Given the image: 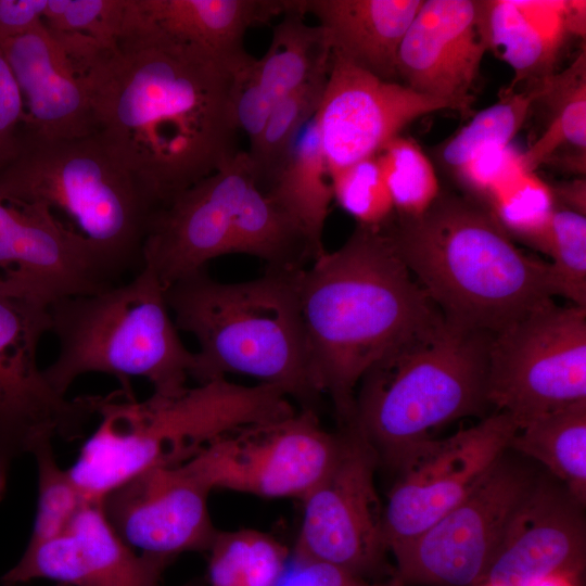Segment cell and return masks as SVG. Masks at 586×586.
Listing matches in <instances>:
<instances>
[{"label":"cell","instance_id":"18","mask_svg":"<svg viewBox=\"0 0 586 586\" xmlns=\"http://www.w3.org/2000/svg\"><path fill=\"white\" fill-rule=\"evenodd\" d=\"M488 49L487 1L423 0L399 46L397 77L468 115Z\"/></svg>","mask_w":586,"mask_h":586},{"label":"cell","instance_id":"28","mask_svg":"<svg viewBox=\"0 0 586 586\" xmlns=\"http://www.w3.org/2000/svg\"><path fill=\"white\" fill-rule=\"evenodd\" d=\"M303 0L273 27L269 48L253 60L252 74L275 104L316 76L329 71L331 50L320 26L304 21Z\"/></svg>","mask_w":586,"mask_h":586},{"label":"cell","instance_id":"3","mask_svg":"<svg viewBox=\"0 0 586 586\" xmlns=\"http://www.w3.org/2000/svg\"><path fill=\"white\" fill-rule=\"evenodd\" d=\"M394 250L457 327L493 335L553 301L549 263L522 251L477 203L440 194L415 218L383 227Z\"/></svg>","mask_w":586,"mask_h":586},{"label":"cell","instance_id":"4","mask_svg":"<svg viewBox=\"0 0 586 586\" xmlns=\"http://www.w3.org/2000/svg\"><path fill=\"white\" fill-rule=\"evenodd\" d=\"M304 268H266L242 282H220L206 269L166 289L178 330L196 340L190 377L204 383L243 374L271 385L302 408L321 397L308 368L300 306Z\"/></svg>","mask_w":586,"mask_h":586},{"label":"cell","instance_id":"35","mask_svg":"<svg viewBox=\"0 0 586 586\" xmlns=\"http://www.w3.org/2000/svg\"><path fill=\"white\" fill-rule=\"evenodd\" d=\"M544 254L550 257L557 295L586 309V214L557 205Z\"/></svg>","mask_w":586,"mask_h":586},{"label":"cell","instance_id":"31","mask_svg":"<svg viewBox=\"0 0 586 586\" xmlns=\"http://www.w3.org/2000/svg\"><path fill=\"white\" fill-rule=\"evenodd\" d=\"M328 72L316 76L278 100L258 140L246 152L254 183L262 191L266 192L271 187L303 127L317 113Z\"/></svg>","mask_w":586,"mask_h":586},{"label":"cell","instance_id":"21","mask_svg":"<svg viewBox=\"0 0 586 586\" xmlns=\"http://www.w3.org/2000/svg\"><path fill=\"white\" fill-rule=\"evenodd\" d=\"M584 507L558 480L538 475L510 519L481 584L534 586L556 573L582 574Z\"/></svg>","mask_w":586,"mask_h":586},{"label":"cell","instance_id":"6","mask_svg":"<svg viewBox=\"0 0 586 586\" xmlns=\"http://www.w3.org/2000/svg\"><path fill=\"white\" fill-rule=\"evenodd\" d=\"M49 315L59 354L43 374L58 393L66 395L78 377L90 372L113 374L123 385L129 377L144 378L158 397L187 388L194 353L178 334L166 288L146 267L125 283L61 298Z\"/></svg>","mask_w":586,"mask_h":586},{"label":"cell","instance_id":"7","mask_svg":"<svg viewBox=\"0 0 586 586\" xmlns=\"http://www.w3.org/2000/svg\"><path fill=\"white\" fill-rule=\"evenodd\" d=\"M0 195L62 211L120 273L142 269L154 209L136 176L95 132L46 139L23 128L16 155L0 170Z\"/></svg>","mask_w":586,"mask_h":586},{"label":"cell","instance_id":"8","mask_svg":"<svg viewBox=\"0 0 586 586\" xmlns=\"http://www.w3.org/2000/svg\"><path fill=\"white\" fill-rule=\"evenodd\" d=\"M49 307L0 283V501L15 459L55 438H79L97 417L99 395L67 398L38 367Z\"/></svg>","mask_w":586,"mask_h":586},{"label":"cell","instance_id":"20","mask_svg":"<svg viewBox=\"0 0 586 586\" xmlns=\"http://www.w3.org/2000/svg\"><path fill=\"white\" fill-rule=\"evenodd\" d=\"M173 561L137 555L117 535L101 501H87L62 534L27 546L0 582L14 586L47 578L66 586H160Z\"/></svg>","mask_w":586,"mask_h":586},{"label":"cell","instance_id":"17","mask_svg":"<svg viewBox=\"0 0 586 586\" xmlns=\"http://www.w3.org/2000/svg\"><path fill=\"white\" fill-rule=\"evenodd\" d=\"M446 109L440 100L331 54L316 113L328 170L375 155L412 120Z\"/></svg>","mask_w":586,"mask_h":586},{"label":"cell","instance_id":"25","mask_svg":"<svg viewBox=\"0 0 586 586\" xmlns=\"http://www.w3.org/2000/svg\"><path fill=\"white\" fill-rule=\"evenodd\" d=\"M566 0L487 1L489 49L513 69L518 81L535 84L552 75L565 35Z\"/></svg>","mask_w":586,"mask_h":586},{"label":"cell","instance_id":"1","mask_svg":"<svg viewBox=\"0 0 586 586\" xmlns=\"http://www.w3.org/2000/svg\"><path fill=\"white\" fill-rule=\"evenodd\" d=\"M245 59L226 62L176 39L127 0L114 43L79 66L95 133L154 211L238 154L234 72Z\"/></svg>","mask_w":586,"mask_h":586},{"label":"cell","instance_id":"5","mask_svg":"<svg viewBox=\"0 0 586 586\" xmlns=\"http://www.w3.org/2000/svg\"><path fill=\"white\" fill-rule=\"evenodd\" d=\"M491 339L442 318L367 371L348 425L371 446L379 464L396 470L434 438V431L488 406Z\"/></svg>","mask_w":586,"mask_h":586},{"label":"cell","instance_id":"27","mask_svg":"<svg viewBox=\"0 0 586 586\" xmlns=\"http://www.w3.org/2000/svg\"><path fill=\"white\" fill-rule=\"evenodd\" d=\"M509 450L542 463L581 505L586 504V399L517 429Z\"/></svg>","mask_w":586,"mask_h":586},{"label":"cell","instance_id":"42","mask_svg":"<svg viewBox=\"0 0 586 586\" xmlns=\"http://www.w3.org/2000/svg\"><path fill=\"white\" fill-rule=\"evenodd\" d=\"M48 0H0V42L42 22Z\"/></svg>","mask_w":586,"mask_h":586},{"label":"cell","instance_id":"26","mask_svg":"<svg viewBox=\"0 0 586 586\" xmlns=\"http://www.w3.org/2000/svg\"><path fill=\"white\" fill-rule=\"evenodd\" d=\"M266 193L301 227L315 259L322 255V234L333 194L316 114L303 127Z\"/></svg>","mask_w":586,"mask_h":586},{"label":"cell","instance_id":"32","mask_svg":"<svg viewBox=\"0 0 586 586\" xmlns=\"http://www.w3.org/2000/svg\"><path fill=\"white\" fill-rule=\"evenodd\" d=\"M486 202L487 209L511 238L544 253L557 206L551 187L533 171L522 170L499 187Z\"/></svg>","mask_w":586,"mask_h":586},{"label":"cell","instance_id":"41","mask_svg":"<svg viewBox=\"0 0 586 586\" xmlns=\"http://www.w3.org/2000/svg\"><path fill=\"white\" fill-rule=\"evenodd\" d=\"M278 586H400L395 579L368 582L341 568L293 559Z\"/></svg>","mask_w":586,"mask_h":586},{"label":"cell","instance_id":"10","mask_svg":"<svg viewBox=\"0 0 586 586\" xmlns=\"http://www.w3.org/2000/svg\"><path fill=\"white\" fill-rule=\"evenodd\" d=\"M342 444L316 410L230 430L182 464L209 492L229 489L265 498L302 500L330 471Z\"/></svg>","mask_w":586,"mask_h":586},{"label":"cell","instance_id":"12","mask_svg":"<svg viewBox=\"0 0 586 586\" xmlns=\"http://www.w3.org/2000/svg\"><path fill=\"white\" fill-rule=\"evenodd\" d=\"M507 451L454 509L393 553L400 586H479L518 506L538 477Z\"/></svg>","mask_w":586,"mask_h":586},{"label":"cell","instance_id":"33","mask_svg":"<svg viewBox=\"0 0 586 586\" xmlns=\"http://www.w3.org/2000/svg\"><path fill=\"white\" fill-rule=\"evenodd\" d=\"M394 207V215L415 218L440 195L435 170L417 143L395 137L375 154Z\"/></svg>","mask_w":586,"mask_h":586},{"label":"cell","instance_id":"22","mask_svg":"<svg viewBox=\"0 0 586 586\" xmlns=\"http://www.w3.org/2000/svg\"><path fill=\"white\" fill-rule=\"evenodd\" d=\"M25 105L23 128L46 139H72L95 132L84 75L43 22L0 42Z\"/></svg>","mask_w":586,"mask_h":586},{"label":"cell","instance_id":"23","mask_svg":"<svg viewBox=\"0 0 586 586\" xmlns=\"http://www.w3.org/2000/svg\"><path fill=\"white\" fill-rule=\"evenodd\" d=\"M423 0H303L319 22L331 54L388 81H397L402 40Z\"/></svg>","mask_w":586,"mask_h":586},{"label":"cell","instance_id":"16","mask_svg":"<svg viewBox=\"0 0 586 586\" xmlns=\"http://www.w3.org/2000/svg\"><path fill=\"white\" fill-rule=\"evenodd\" d=\"M253 181L246 152L175 196L150 216L142 246V267L167 289L234 253L235 212Z\"/></svg>","mask_w":586,"mask_h":586},{"label":"cell","instance_id":"34","mask_svg":"<svg viewBox=\"0 0 586 586\" xmlns=\"http://www.w3.org/2000/svg\"><path fill=\"white\" fill-rule=\"evenodd\" d=\"M539 95L538 86L533 85L530 90L509 93L479 112L445 143L441 150L442 162L456 170L482 149L510 144Z\"/></svg>","mask_w":586,"mask_h":586},{"label":"cell","instance_id":"44","mask_svg":"<svg viewBox=\"0 0 586 586\" xmlns=\"http://www.w3.org/2000/svg\"><path fill=\"white\" fill-rule=\"evenodd\" d=\"M479 586H489V585H486V584H481V585H479Z\"/></svg>","mask_w":586,"mask_h":586},{"label":"cell","instance_id":"29","mask_svg":"<svg viewBox=\"0 0 586 586\" xmlns=\"http://www.w3.org/2000/svg\"><path fill=\"white\" fill-rule=\"evenodd\" d=\"M540 95L552 109L549 124L542 136L522 153L526 171L552 158L556 152L570 146L585 156L586 150V54L585 50L561 74L550 75L537 84Z\"/></svg>","mask_w":586,"mask_h":586},{"label":"cell","instance_id":"38","mask_svg":"<svg viewBox=\"0 0 586 586\" xmlns=\"http://www.w3.org/2000/svg\"><path fill=\"white\" fill-rule=\"evenodd\" d=\"M127 10V0H48L42 22L53 33L114 43Z\"/></svg>","mask_w":586,"mask_h":586},{"label":"cell","instance_id":"30","mask_svg":"<svg viewBox=\"0 0 586 586\" xmlns=\"http://www.w3.org/2000/svg\"><path fill=\"white\" fill-rule=\"evenodd\" d=\"M207 551L209 586H278L289 568L285 545L257 530L218 531Z\"/></svg>","mask_w":586,"mask_h":586},{"label":"cell","instance_id":"37","mask_svg":"<svg viewBox=\"0 0 586 586\" xmlns=\"http://www.w3.org/2000/svg\"><path fill=\"white\" fill-rule=\"evenodd\" d=\"M328 174L333 199L357 225L382 228L392 219L394 207L375 155Z\"/></svg>","mask_w":586,"mask_h":586},{"label":"cell","instance_id":"46","mask_svg":"<svg viewBox=\"0 0 586 586\" xmlns=\"http://www.w3.org/2000/svg\"><path fill=\"white\" fill-rule=\"evenodd\" d=\"M189 586H195V585H189Z\"/></svg>","mask_w":586,"mask_h":586},{"label":"cell","instance_id":"13","mask_svg":"<svg viewBox=\"0 0 586 586\" xmlns=\"http://www.w3.org/2000/svg\"><path fill=\"white\" fill-rule=\"evenodd\" d=\"M339 456L302 499L294 558L341 568L361 578L386 569L383 511L377 487L378 457L352 426L341 428Z\"/></svg>","mask_w":586,"mask_h":586},{"label":"cell","instance_id":"15","mask_svg":"<svg viewBox=\"0 0 586 586\" xmlns=\"http://www.w3.org/2000/svg\"><path fill=\"white\" fill-rule=\"evenodd\" d=\"M120 275L48 206L0 195V283L50 306L103 291Z\"/></svg>","mask_w":586,"mask_h":586},{"label":"cell","instance_id":"36","mask_svg":"<svg viewBox=\"0 0 586 586\" xmlns=\"http://www.w3.org/2000/svg\"><path fill=\"white\" fill-rule=\"evenodd\" d=\"M38 500L33 532L27 546L62 534L87 502L73 482L68 470L58 463L52 444L37 448Z\"/></svg>","mask_w":586,"mask_h":586},{"label":"cell","instance_id":"9","mask_svg":"<svg viewBox=\"0 0 586 586\" xmlns=\"http://www.w3.org/2000/svg\"><path fill=\"white\" fill-rule=\"evenodd\" d=\"M486 399L518 429L586 399V309L551 301L493 334Z\"/></svg>","mask_w":586,"mask_h":586},{"label":"cell","instance_id":"2","mask_svg":"<svg viewBox=\"0 0 586 586\" xmlns=\"http://www.w3.org/2000/svg\"><path fill=\"white\" fill-rule=\"evenodd\" d=\"M298 293L310 377L341 426L353 420L367 371L443 318L383 227L357 225L301 271Z\"/></svg>","mask_w":586,"mask_h":586},{"label":"cell","instance_id":"19","mask_svg":"<svg viewBox=\"0 0 586 586\" xmlns=\"http://www.w3.org/2000/svg\"><path fill=\"white\" fill-rule=\"evenodd\" d=\"M209 491L182 464L154 467L124 482L101 500L117 535L141 553L175 559L207 551L218 532Z\"/></svg>","mask_w":586,"mask_h":586},{"label":"cell","instance_id":"40","mask_svg":"<svg viewBox=\"0 0 586 586\" xmlns=\"http://www.w3.org/2000/svg\"><path fill=\"white\" fill-rule=\"evenodd\" d=\"M25 117L22 93L0 51V170L18 151Z\"/></svg>","mask_w":586,"mask_h":586},{"label":"cell","instance_id":"43","mask_svg":"<svg viewBox=\"0 0 586 586\" xmlns=\"http://www.w3.org/2000/svg\"><path fill=\"white\" fill-rule=\"evenodd\" d=\"M579 576L578 573H556L543 578L534 586H578Z\"/></svg>","mask_w":586,"mask_h":586},{"label":"cell","instance_id":"45","mask_svg":"<svg viewBox=\"0 0 586 586\" xmlns=\"http://www.w3.org/2000/svg\"><path fill=\"white\" fill-rule=\"evenodd\" d=\"M58 586H66V585L58 584Z\"/></svg>","mask_w":586,"mask_h":586},{"label":"cell","instance_id":"11","mask_svg":"<svg viewBox=\"0 0 586 586\" xmlns=\"http://www.w3.org/2000/svg\"><path fill=\"white\" fill-rule=\"evenodd\" d=\"M116 410L128 458L139 470H146L180 464L230 430L286 417L296 409L271 385H242L218 378L174 397L152 395L139 402L127 394Z\"/></svg>","mask_w":586,"mask_h":586},{"label":"cell","instance_id":"24","mask_svg":"<svg viewBox=\"0 0 586 586\" xmlns=\"http://www.w3.org/2000/svg\"><path fill=\"white\" fill-rule=\"evenodd\" d=\"M298 0H133L139 13L169 36L237 63L249 54V28L268 23Z\"/></svg>","mask_w":586,"mask_h":586},{"label":"cell","instance_id":"14","mask_svg":"<svg viewBox=\"0 0 586 586\" xmlns=\"http://www.w3.org/2000/svg\"><path fill=\"white\" fill-rule=\"evenodd\" d=\"M517 429L509 415L495 411L473 426L416 447L396 469L384 505L387 551L395 553L460 504L508 450Z\"/></svg>","mask_w":586,"mask_h":586},{"label":"cell","instance_id":"39","mask_svg":"<svg viewBox=\"0 0 586 586\" xmlns=\"http://www.w3.org/2000/svg\"><path fill=\"white\" fill-rule=\"evenodd\" d=\"M522 153L511 144L482 149L456 169L462 184L486 201L504 183L520 171Z\"/></svg>","mask_w":586,"mask_h":586}]
</instances>
